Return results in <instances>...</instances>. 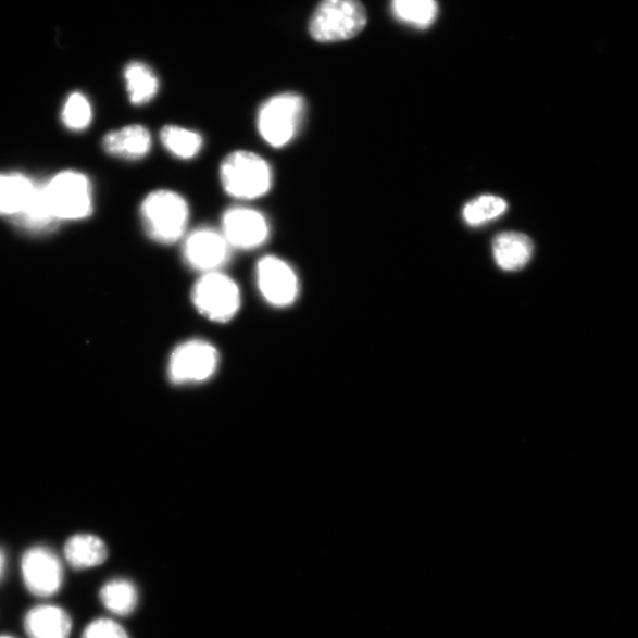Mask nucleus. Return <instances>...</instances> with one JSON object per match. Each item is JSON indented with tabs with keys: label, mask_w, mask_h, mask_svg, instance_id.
<instances>
[{
	"label": "nucleus",
	"mask_w": 638,
	"mask_h": 638,
	"mask_svg": "<svg viewBox=\"0 0 638 638\" xmlns=\"http://www.w3.org/2000/svg\"><path fill=\"white\" fill-rule=\"evenodd\" d=\"M141 220L149 239L171 246L183 238L189 221L186 199L170 189L149 193L141 203Z\"/></svg>",
	"instance_id": "nucleus-1"
},
{
	"label": "nucleus",
	"mask_w": 638,
	"mask_h": 638,
	"mask_svg": "<svg viewBox=\"0 0 638 638\" xmlns=\"http://www.w3.org/2000/svg\"><path fill=\"white\" fill-rule=\"evenodd\" d=\"M305 114L307 102L302 95L292 91L275 95L258 112V132L271 147H287L301 130Z\"/></svg>",
	"instance_id": "nucleus-2"
},
{
	"label": "nucleus",
	"mask_w": 638,
	"mask_h": 638,
	"mask_svg": "<svg viewBox=\"0 0 638 638\" xmlns=\"http://www.w3.org/2000/svg\"><path fill=\"white\" fill-rule=\"evenodd\" d=\"M220 174L225 192L240 200L266 196L274 183L267 161L249 151L228 154L222 162Z\"/></svg>",
	"instance_id": "nucleus-3"
},
{
	"label": "nucleus",
	"mask_w": 638,
	"mask_h": 638,
	"mask_svg": "<svg viewBox=\"0 0 638 638\" xmlns=\"http://www.w3.org/2000/svg\"><path fill=\"white\" fill-rule=\"evenodd\" d=\"M366 22L360 0H322L312 13L309 32L320 43L343 42L360 35Z\"/></svg>",
	"instance_id": "nucleus-4"
},
{
	"label": "nucleus",
	"mask_w": 638,
	"mask_h": 638,
	"mask_svg": "<svg viewBox=\"0 0 638 638\" xmlns=\"http://www.w3.org/2000/svg\"><path fill=\"white\" fill-rule=\"evenodd\" d=\"M49 207L59 221L85 220L92 213V188L83 173L66 171L46 184Z\"/></svg>",
	"instance_id": "nucleus-5"
},
{
	"label": "nucleus",
	"mask_w": 638,
	"mask_h": 638,
	"mask_svg": "<svg viewBox=\"0 0 638 638\" xmlns=\"http://www.w3.org/2000/svg\"><path fill=\"white\" fill-rule=\"evenodd\" d=\"M192 298L200 314L214 322H228L240 308L237 283L220 271L203 274L195 285Z\"/></svg>",
	"instance_id": "nucleus-6"
},
{
	"label": "nucleus",
	"mask_w": 638,
	"mask_h": 638,
	"mask_svg": "<svg viewBox=\"0 0 638 638\" xmlns=\"http://www.w3.org/2000/svg\"><path fill=\"white\" fill-rule=\"evenodd\" d=\"M22 576L26 589L40 599L57 595L64 580L59 556L46 547H35L23 554Z\"/></svg>",
	"instance_id": "nucleus-7"
},
{
	"label": "nucleus",
	"mask_w": 638,
	"mask_h": 638,
	"mask_svg": "<svg viewBox=\"0 0 638 638\" xmlns=\"http://www.w3.org/2000/svg\"><path fill=\"white\" fill-rule=\"evenodd\" d=\"M218 366V351L208 342L189 341L176 348L170 362L175 384L207 381Z\"/></svg>",
	"instance_id": "nucleus-8"
},
{
	"label": "nucleus",
	"mask_w": 638,
	"mask_h": 638,
	"mask_svg": "<svg viewBox=\"0 0 638 638\" xmlns=\"http://www.w3.org/2000/svg\"><path fill=\"white\" fill-rule=\"evenodd\" d=\"M258 288L271 305H291L300 292V282L290 264L276 255H265L257 265Z\"/></svg>",
	"instance_id": "nucleus-9"
},
{
	"label": "nucleus",
	"mask_w": 638,
	"mask_h": 638,
	"mask_svg": "<svg viewBox=\"0 0 638 638\" xmlns=\"http://www.w3.org/2000/svg\"><path fill=\"white\" fill-rule=\"evenodd\" d=\"M230 250L222 233L210 227H201L188 235L184 242V260L189 267L203 274L215 273L229 261Z\"/></svg>",
	"instance_id": "nucleus-10"
},
{
	"label": "nucleus",
	"mask_w": 638,
	"mask_h": 638,
	"mask_svg": "<svg viewBox=\"0 0 638 638\" xmlns=\"http://www.w3.org/2000/svg\"><path fill=\"white\" fill-rule=\"evenodd\" d=\"M222 234L229 247L238 250H254L264 246L270 237V225L257 210L236 207L223 215Z\"/></svg>",
	"instance_id": "nucleus-11"
},
{
	"label": "nucleus",
	"mask_w": 638,
	"mask_h": 638,
	"mask_svg": "<svg viewBox=\"0 0 638 638\" xmlns=\"http://www.w3.org/2000/svg\"><path fill=\"white\" fill-rule=\"evenodd\" d=\"M24 630L29 638H70L73 621L70 614L58 605H37L26 613Z\"/></svg>",
	"instance_id": "nucleus-12"
},
{
	"label": "nucleus",
	"mask_w": 638,
	"mask_h": 638,
	"mask_svg": "<svg viewBox=\"0 0 638 638\" xmlns=\"http://www.w3.org/2000/svg\"><path fill=\"white\" fill-rule=\"evenodd\" d=\"M152 135L142 125H129L108 133L103 138L107 154L115 158L137 161L152 151Z\"/></svg>",
	"instance_id": "nucleus-13"
},
{
	"label": "nucleus",
	"mask_w": 638,
	"mask_h": 638,
	"mask_svg": "<svg viewBox=\"0 0 638 638\" xmlns=\"http://www.w3.org/2000/svg\"><path fill=\"white\" fill-rule=\"evenodd\" d=\"M533 254V240L523 234L504 233L493 240L495 261L501 270H522L531 261Z\"/></svg>",
	"instance_id": "nucleus-14"
},
{
	"label": "nucleus",
	"mask_w": 638,
	"mask_h": 638,
	"mask_svg": "<svg viewBox=\"0 0 638 638\" xmlns=\"http://www.w3.org/2000/svg\"><path fill=\"white\" fill-rule=\"evenodd\" d=\"M67 564L75 570H87L103 564L108 559L105 542L93 535H75L64 547Z\"/></svg>",
	"instance_id": "nucleus-15"
},
{
	"label": "nucleus",
	"mask_w": 638,
	"mask_h": 638,
	"mask_svg": "<svg viewBox=\"0 0 638 638\" xmlns=\"http://www.w3.org/2000/svg\"><path fill=\"white\" fill-rule=\"evenodd\" d=\"M36 185L22 174H0V215L16 216L28 205Z\"/></svg>",
	"instance_id": "nucleus-16"
},
{
	"label": "nucleus",
	"mask_w": 638,
	"mask_h": 638,
	"mask_svg": "<svg viewBox=\"0 0 638 638\" xmlns=\"http://www.w3.org/2000/svg\"><path fill=\"white\" fill-rule=\"evenodd\" d=\"M13 221L32 233H45L57 226L59 220L53 215L46 195V184H37L35 192L26 208Z\"/></svg>",
	"instance_id": "nucleus-17"
},
{
	"label": "nucleus",
	"mask_w": 638,
	"mask_h": 638,
	"mask_svg": "<svg viewBox=\"0 0 638 638\" xmlns=\"http://www.w3.org/2000/svg\"><path fill=\"white\" fill-rule=\"evenodd\" d=\"M125 78L132 104L145 105L155 99L160 84L151 66L143 62H132L126 66Z\"/></svg>",
	"instance_id": "nucleus-18"
},
{
	"label": "nucleus",
	"mask_w": 638,
	"mask_h": 638,
	"mask_svg": "<svg viewBox=\"0 0 638 638\" xmlns=\"http://www.w3.org/2000/svg\"><path fill=\"white\" fill-rule=\"evenodd\" d=\"M103 606L117 616H129L137 610L139 592L128 579L115 578L107 581L100 590Z\"/></svg>",
	"instance_id": "nucleus-19"
},
{
	"label": "nucleus",
	"mask_w": 638,
	"mask_h": 638,
	"mask_svg": "<svg viewBox=\"0 0 638 638\" xmlns=\"http://www.w3.org/2000/svg\"><path fill=\"white\" fill-rule=\"evenodd\" d=\"M160 140L172 155L182 160L196 158L203 145L198 132L173 125L162 128Z\"/></svg>",
	"instance_id": "nucleus-20"
},
{
	"label": "nucleus",
	"mask_w": 638,
	"mask_h": 638,
	"mask_svg": "<svg viewBox=\"0 0 638 638\" xmlns=\"http://www.w3.org/2000/svg\"><path fill=\"white\" fill-rule=\"evenodd\" d=\"M391 10L396 17L417 29H427L436 21V0H392Z\"/></svg>",
	"instance_id": "nucleus-21"
},
{
	"label": "nucleus",
	"mask_w": 638,
	"mask_h": 638,
	"mask_svg": "<svg viewBox=\"0 0 638 638\" xmlns=\"http://www.w3.org/2000/svg\"><path fill=\"white\" fill-rule=\"evenodd\" d=\"M508 202L497 196H480L470 201L464 208L463 216L467 225L479 227L493 222L508 211Z\"/></svg>",
	"instance_id": "nucleus-22"
},
{
	"label": "nucleus",
	"mask_w": 638,
	"mask_h": 638,
	"mask_svg": "<svg viewBox=\"0 0 638 638\" xmlns=\"http://www.w3.org/2000/svg\"><path fill=\"white\" fill-rule=\"evenodd\" d=\"M91 105L85 95L74 92L63 108L62 120L64 125L73 130H83L91 122Z\"/></svg>",
	"instance_id": "nucleus-23"
},
{
	"label": "nucleus",
	"mask_w": 638,
	"mask_h": 638,
	"mask_svg": "<svg viewBox=\"0 0 638 638\" xmlns=\"http://www.w3.org/2000/svg\"><path fill=\"white\" fill-rule=\"evenodd\" d=\"M80 638H130L124 627L110 618L90 622Z\"/></svg>",
	"instance_id": "nucleus-24"
},
{
	"label": "nucleus",
	"mask_w": 638,
	"mask_h": 638,
	"mask_svg": "<svg viewBox=\"0 0 638 638\" xmlns=\"http://www.w3.org/2000/svg\"><path fill=\"white\" fill-rule=\"evenodd\" d=\"M5 565H7L5 553L2 549H0V578H2L4 575Z\"/></svg>",
	"instance_id": "nucleus-25"
},
{
	"label": "nucleus",
	"mask_w": 638,
	"mask_h": 638,
	"mask_svg": "<svg viewBox=\"0 0 638 638\" xmlns=\"http://www.w3.org/2000/svg\"><path fill=\"white\" fill-rule=\"evenodd\" d=\"M0 638H13L11 636H0Z\"/></svg>",
	"instance_id": "nucleus-26"
}]
</instances>
